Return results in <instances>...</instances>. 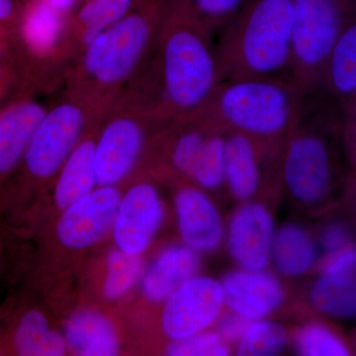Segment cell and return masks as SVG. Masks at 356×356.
<instances>
[{
  "instance_id": "obj_27",
  "label": "cell",
  "mask_w": 356,
  "mask_h": 356,
  "mask_svg": "<svg viewBox=\"0 0 356 356\" xmlns=\"http://www.w3.org/2000/svg\"><path fill=\"white\" fill-rule=\"evenodd\" d=\"M225 134L211 131L192 168L189 179L205 191H216L225 184Z\"/></svg>"
},
{
  "instance_id": "obj_4",
  "label": "cell",
  "mask_w": 356,
  "mask_h": 356,
  "mask_svg": "<svg viewBox=\"0 0 356 356\" xmlns=\"http://www.w3.org/2000/svg\"><path fill=\"white\" fill-rule=\"evenodd\" d=\"M175 0H134L120 20L81 50L79 70L86 89L111 91L140 69Z\"/></svg>"
},
{
  "instance_id": "obj_36",
  "label": "cell",
  "mask_w": 356,
  "mask_h": 356,
  "mask_svg": "<svg viewBox=\"0 0 356 356\" xmlns=\"http://www.w3.org/2000/svg\"><path fill=\"white\" fill-rule=\"evenodd\" d=\"M18 10L17 0H0V22L13 19Z\"/></svg>"
},
{
  "instance_id": "obj_25",
  "label": "cell",
  "mask_w": 356,
  "mask_h": 356,
  "mask_svg": "<svg viewBox=\"0 0 356 356\" xmlns=\"http://www.w3.org/2000/svg\"><path fill=\"white\" fill-rule=\"evenodd\" d=\"M316 310L332 318H356V277L348 275L321 277L312 285L309 295Z\"/></svg>"
},
{
  "instance_id": "obj_20",
  "label": "cell",
  "mask_w": 356,
  "mask_h": 356,
  "mask_svg": "<svg viewBox=\"0 0 356 356\" xmlns=\"http://www.w3.org/2000/svg\"><path fill=\"white\" fill-rule=\"evenodd\" d=\"M47 110L38 102H25L0 115V173L10 172L24 158Z\"/></svg>"
},
{
  "instance_id": "obj_38",
  "label": "cell",
  "mask_w": 356,
  "mask_h": 356,
  "mask_svg": "<svg viewBox=\"0 0 356 356\" xmlns=\"http://www.w3.org/2000/svg\"><path fill=\"white\" fill-rule=\"evenodd\" d=\"M350 104H356V99H355V102H353V103H350ZM343 108H344V107H343Z\"/></svg>"
},
{
  "instance_id": "obj_3",
  "label": "cell",
  "mask_w": 356,
  "mask_h": 356,
  "mask_svg": "<svg viewBox=\"0 0 356 356\" xmlns=\"http://www.w3.org/2000/svg\"><path fill=\"white\" fill-rule=\"evenodd\" d=\"M309 95L293 79H225L191 116L215 132L282 145Z\"/></svg>"
},
{
  "instance_id": "obj_23",
  "label": "cell",
  "mask_w": 356,
  "mask_h": 356,
  "mask_svg": "<svg viewBox=\"0 0 356 356\" xmlns=\"http://www.w3.org/2000/svg\"><path fill=\"white\" fill-rule=\"evenodd\" d=\"M13 343L17 355L22 356H62L69 350L64 334L51 329L48 318L39 310L22 316Z\"/></svg>"
},
{
  "instance_id": "obj_8",
  "label": "cell",
  "mask_w": 356,
  "mask_h": 356,
  "mask_svg": "<svg viewBox=\"0 0 356 356\" xmlns=\"http://www.w3.org/2000/svg\"><path fill=\"white\" fill-rule=\"evenodd\" d=\"M114 115L95 140L97 186H115L130 175L146 145L145 122L156 117L139 104L135 113L119 112Z\"/></svg>"
},
{
  "instance_id": "obj_2",
  "label": "cell",
  "mask_w": 356,
  "mask_h": 356,
  "mask_svg": "<svg viewBox=\"0 0 356 356\" xmlns=\"http://www.w3.org/2000/svg\"><path fill=\"white\" fill-rule=\"evenodd\" d=\"M294 29V0H250L215 40L222 81L293 79Z\"/></svg>"
},
{
  "instance_id": "obj_19",
  "label": "cell",
  "mask_w": 356,
  "mask_h": 356,
  "mask_svg": "<svg viewBox=\"0 0 356 356\" xmlns=\"http://www.w3.org/2000/svg\"><path fill=\"white\" fill-rule=\"evenodd\" d=\"M67 348L79 356H114L120 353V339L113 323L97 311L83 310L65 325Z\"/></svg>"
},
{
  "instance_id": "obj_1",
  "label": "cell",
  "mask_w": 356,
  "mask_h": 356,
  "mask_svg": "<svg viewBox=\"0 0 356 356\" xmlns=\"http://www.w3.org/2000/svg\"><path fill=\"white\" fill-rule=\"evenodd\" d=\"M147 99L166 121L195 113L222 81L214 37L170 7L147 60Z\"/></svg>"
},
{
  "instance_id": "obj_37",
  "label": "cell",
  "mask_w": 356,
  "mask_h": 356,
  "mask_svg": "<svg viewBox=\"0 0 356 356\" xmlns=\"http://www.w3.org/2000/svg\"><path fill=\"white\" fill-rule=\"evenodd\" d=\"M344 114L346 115V128L350 129L353 138H355L356 154V104H350L344 107Z\"/></svg>"
},
{
  "instance_id": "obj_7",
  "label": "cell",
  "mask_w": 356,
  "mask_h": 356,
  "mask_svg": "<svg viewBox=\"0 0 356 356\" xmlns=\"http://www.w3.org/2000/svg\"><path fill=\"white\" fill-rule=\"evenodd\" d=\"M88 115V105L79 98L47 110L24 154L26 168L33 177L47 179L60 172L81 142Z\"/></svg>"
},
{
  "instance_id": "obj_32",
  "label": "cell",
  "mask_w": 356,
  "mask_h": 356,
  "mask_svg": "<svg viewBox=\"0 0 356 356\" xmlns=\"http://www.w3.org/2000/svg\"><path fill=\"white\" fill-rule=\"evenodd\" d=\"M318 267L322 275L353 274L356 270V245L350 243L334 252H327L321 259Z\"/></svg>"
},
{
  "instance_id": "obj_18",
  "label": "cell",
  "mask_w": 356,
  "mask_h": 356,
  "mask_svg": "<svg viewBox=\"0 0 356 356\" xmlns=\"http://www.w3.org/2000/svg\"><path fill=\"white\" fill-rule=\"evenodd\" d=\"M21 33L26 46L40 58L57 57L70 38V17L44 0H27L22 9Z\"/></svg>"
},
{
  "instance_id": "obj_6",
  "label": "cell",
  "mask_w": 356,
  "mask_h": 356,
  "mask_svg": "<svg viewBox=\"0 0 356 356\" xmlns=\"http://www.w3.org/2000/svg\"><path fill=\"white\" fill-rule=\"evenodd\" d=\"M294 9L292 76L314 92L334 42L356 15V0H294Z\"/></svg>"
},
{
  "instance_id": "obj_5",
  "label": "cell",
  "mask_w": 356,
  "mask_h": 356,
  "mask_svg": "<svg viewBox=\"0 0 356 356\" xmlns=\"http://www.w3.org/2000/svg\"><path fill=\"white\" fill-rule=\"evenodd\" d=\"M341 105L310 92L281 149L280 175L295 200L313 205L327 197L334 177L330 132L339 125Z\"/></svg>"
},
{
  "instance_id": "obj_9",
  "label": "cell",
  "mask_w": 356,
  "mask_h": 356,
  "mask_svg": "<svg viewBox=\"0 0 356 356\" xmlns=\"http://www.w3.org/2000/svg\"><path fill=\"white\" fill-rule=\"evenodd\" d=\"M224 306L221 282L197 274L165 300L161 327L172 341L192 336L217 323Z\"/></svg>"
},
{
  "instance_id": "obj_15",
  "label": "cell",
  "mask_w": 356,
  "mask_h": 356,
  "mask_svg": "<svg viewBox=\"0 0 356 356\" xmlns=\"http://www.w3.org/2000/svg\"><path fill=\"white\" fill-rule=\"evenodd\" d=\"M282 147L243 135L226 134L225 185L238 200H250L262 181V161L268 152Z\"/></svg>"
},
{
  "instance_id": "obj_31",
  "label": "cell",
  "mask_w": 356,
  "mask_h": 356,
  "mask_svg": "<svg viewBox=\"0 0 356 356\" xmlns=\"http://www.w3.org/2000/svg\"><path fill=\"white\" fill-rule=\"evenodd\" d=\"M229 343L217 331L197 332L184 339H175L166 348L170 356H227L231 355Z\"/></svg>"
},
{
  "instance_id": "obj_33",
  "label": "cell",
  "mask_w": 356,
  "mask_h": 356,
  "mask_svg": "<svg viewBox=\"0 0 356 356\" xmlns=\"http://www.w3.org/2000/svg\"><path fill=\"white\" fill-rule=\"evenodd\" d=\"M217 322V331L227 343L232 344L238 343L252 321L229 312L221 315Z\"/></svg>"
},
{
  "instance_id": "obj_17",
  "label": "cell",
  "mask_w": 356,
  "mask_h": 356,
  "mask_svg": "<svg viewBox=\"0 0 356 356\" xmlns=\"http://www.w3.org/2000/svg\"><path fill=\"white\" fill-rule=\"evenodd\" d=\"M318 91L343 107L356 99V15L334 42L325 60Z\"/></svg>"
},
{
  "instance_id": "obj_26",
  "label": "cell",
  "mask_w": 356,
  "mask_h": 356,
  "mask_svg": "<svg viewBox=\"0 0 356 356\" xmlns=\"http://www.w3.org/2000/svg\"><path fill=\"white\" fill-rule=\"evenodd\" d=\"M248 1L250 0H175L172 7L214 37Z\"/></svg>"
},
{
  "instance_id": "obj_12",
  "label": "cell",
  "mask_w": 356,
  "mask_h": 356,
  "mask_svg": "<svg viewBox=\"0 0 356 356\" xmlns=\"http://www.w3.org/2000/svg\"><path fill=\"white\" fill-rule=\"evenodd\" d=\"M275 229L273 215L257 202L243 204L228 226L227 245L238 268L264 270L271 259Z\"/></svg>"
},
{
  "instance_id": "obj_13",
  "label": "cell",
  "mask_w": 356,
  "mask_h": 356,
  "mask_svg": "<svg viewBox=\"0 0 356 356\" xmlns=\"http://www.w3.org/2000/svg\"><path fill=\"white\" fill-rule=\"evenodd\" d=\"M225 306L250 321L264 320L280 309L286 298L280 280L264 270L238 269L224 276Z\"/></svg>"
},
{
  "instance_id": "obj_30",
  "label": "cell",
  "mask_w": 356,
  "mask_h": 356,
  "mask_svg": "<svg viewBox=\"0 0 356 356\" xmlns=\"http://www.w3.org/2000/svg\"><path fill=\"white\" fill-rule=\"evenodd\" d=\"M295 350L304 356H346L348 344L327 325L309 323L300 327L294 337Z\"/></svg>"
},
{
  "instance_id": "obj_14",
  "label": "cell",
  "mask_w": 356,
  "mask_h": 356,
  "mask_svg": "<svg viewBox=\"0 0 356 356\" xmlns=\"http://www.w3.org/2000/svg\"><path fill=\"white\" fill-rule=\"evenodd\" d=\"M175 214L180 236L198 254L216 250L224 238V224L215 204L200 187H181L175 194Z\"/></svg>"
},
{
  "instance_id": "obj_22",
  "label": "cell",
  "mask_w": 356,
  "mask_h": 356,
  "mask_svg": "<svg viewBox=\"0 0 356 356\" xmlns=\"http://www.w3.org/2000/svg\"><path fill=\"white\" fill-rule=\"evenodd\" d=\"M317 257V245L305 229L288 224L275 232L270 259L283 275H303L316 264Z\"/></svg>"
},
{
  "instance_id": "obj_29",
  "label": "cell",
  "mask_w": 356,
  "mask_h": 356,
  "mask_svg": "<svg viewBox=\"0 0 356 356\" xmlns=\"http://www.w3.org/2000/svg\"><path fill=\"white\" fill-rule=\"evenodd\" d=\"M287 332L282 325L271 321H252L236 346L241 356H273L284 350Z\"/></svg>"
},
{
  "instance_id": "obj_11",
  "label": "cell",
  "mask_w": 356,
  "mask_h": 356,
  "mask_svg": "<svg viewBox=\"0 0 356 356\" xmlns=\"http://www.w3.org/2000/svg\"><path fill=\"white\" fill-rule=\"evenodd\" d=\"M121 197L115 186H98L72 204L58 222L60 242L76 250L99 242L112 229Z\"/></svg>"
},
{
  "instance_id": "obj_24",
  "label": "cell",
  "mask_w": 356,
  "mask_h": 356,
  "mask_svg": "<svg viewBox=\"0 0 356 356\" xmlns=\"http://www.w3.org/2000/svg\"><path fill=\"white\" fill-rule=\"evenodd\" d=\"M134 0H84L70 15V32L83 49L100 33L120 20Z\"/></svg>"
},
{
  "instance_id": "obj_10",
  "label": "cell",
  "mask_w": 356,
  "mask_h": 356,
  "mask_svg": "<svg viewBox=\"0 0 356 356\" xmlns=\"http://www.w3.org/2000/svg\"><path fill=\"white\" fill-rule=\"evenodd\" d=\"M165 207L158 189L149 182L133 185L122 196L112 234L117 248L142 255L158 234Z\"/></svg>"
},
{
  "instance_id": "obj_34",
  "label": "cell",
  "mask_w": 356,
  "mask_h": 356,
  "mask_svg": "<svg viewBox=\"0 0 356 356\" xmlns=\"http://www.w3.org/2000/svg\"><path fill=\"white\" fill-rule=\"evenodd\" d=\"M351 243L348 229L341 224H332L325 229L322 236V245L325 254L334 252Z\"/></svg>"
},
{
  "instance_id": "obj_39",
  "label": "cell",
  "mask_w": 356,
  "mask_h": 356,
  "mask_svg": "<svg viewBox=\"0 0 356 356\" xmlns=\"http://www.w3.org/2000/svg\"><path fill=\"white\" fill-rule=\"evenodd\" d=\"M0 55H1V50H0Z\"/></svg>"
},
{
  "instance_id": "obj_35",
  "label": "cell",
  "mask_w": 356,
  "mask_h": 356,
  "mask_svg": "<svg viewBox=\"0 0 356 356\" xmlns=\"http://www.w3.org/2000/svg\"><path fill=\"white\" fill-rule=\"evenodd\" d=\"M44 1L58 13L70 17L84 0H44Z\"/></svg>"
},
{
  "instance_id": "obj_21",
  "label": "cell",
  "mask_w": 356,
  "mask_h": 356,
  "mask_svg": "<svg viewBox=\"0 0 356 356\" xmlns=\"http://www.w3.org/2000/svg\"><path fill=\"white\" fill-rule=\"evenodd\" d=\"M95 140H81L58 172L55 200L60 210L95 189Z\"/></svg>"
},
{
  "instance_id": "obj_28",
  "label": "cell",
  "mask_w": 356,
  "mask_h": 356,
  "mask_svg": "<svg viewBox=\"0 0 356 356\" xmlns=\"http://www.w3.org/2000/svg\"><path fill=\"white\" fill-rule=\"evenodd\" d=\"M144 271L142 255L128 254L119 248L110 252L103 286L105 298L120 299L132 289Z\"/></svg>"
},
{
  "instance_id": "obj_16",
  "label": "cell",
  "mask_w": 356,
  "mask_h": 356,
  "mask_svg": "<svg viewBox=\"0 0 356 356\" xmlns=\"http://www.w3.org/2000/svg\"><path fill=\"white\" fill-rule=\"evenodd\" d=\"M198 252L186 245H172L159 252L142 276V290L154 303L165 302L177 288L197 275Z\"/></svg>"
}]
</instances>
